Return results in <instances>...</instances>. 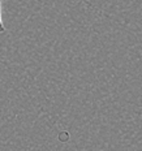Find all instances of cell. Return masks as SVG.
Here are the masks:
<instances>
[{"mask_svg":"<svg viewBox=\"0 0 142 151\" xmlns=\"http://www.w3.org/2000/svg\"><path fill=\"white\" fill-rule=\"evenodd\" d=\"M5 26L3 24V17H1V3H0V34H4L5 33Z\"/></svg>","mask_w":142,"mask_h":151,"instance_id":"6da1fadb","label":"cell"}]
</instances>
